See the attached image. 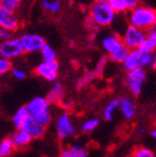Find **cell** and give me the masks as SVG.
I'll use <instances>...</instances> for the list:
<instances>
[{"mask_svg":"<svg viewBox=\"0 0 156 157\" xmlns=\"http://www.w3.org/2000/svg\"><path fill=\"white\" fill-rule=\"evenodd\" d=\"M100 45H102L103 49L109 56L116 54V52H119L120 49H122L124 47L123 43H122L121 36H119L117 34H110L105 37H103L102 40H100Z\"/></svg>","mask_w":156,"mask_h":157,"instance_id":"cell-11","label":"cell"},{"mask_svg":"<svg viewBox=\"0 0 156 157\" xmlns=\"http://www.w3.org/2000/svg\"><path fill=\"white\" fill-rule=\"evenodd\" d=\"M145 80H146V72L144 69H138V70L129 71L124 76L126 85L129 88V91L135 96H138L141 93Z\"/></svg>","mask_w":156,"mask_h":157,"instance_id":"cell-5","label":"cell"},{"mask_svg":"<svg viewBox=\"0 0 156 157\" xmlns=\"http://www.w3.org/2000/svg\"><path fill=\"white\" fill-rule=\"evenodd\" d=\"M29 117H31V115H29V110H27L26 106L20 107L12 117V123L15 129L17 130H21Z\"/></svg>","mask_w":156,"mask_h":157,"instance_id":"cell-16","label":"cell"},{"mask_svg":"<svg viewBox=\"0 0 156 157\" xmlns=\"http://www.w3.org/2000/svg\"><path fill=\"white\" fill-rule=\"evenodd\" d=\"M12 75H13V78H15L17 80H24L27 74H26V72L21 70V69L14 68L12 70Z\"/></svg>","mask_w":156,"mask_h":157,"instance_id":"cell-31","label":"cell"},{"mask_svg":"<svg viewBox=\"0 0 156 157\" xmlns=\"http://www.w3.org/2000/svg\"><path fill=\"white\" fill-rule=\"evenodd\" d=\"M19 38L23 47V50L26 54L41 52L43 47L47 44L44 37H41L38 34H33V33H25V34L21 35Z\"/></svg>","mask_w":156,"mask_h":157,"instance_id":"cell-7","label":"cell"},{"mask_svg":"<svg viewBox=\"0 0 156 157\" xmlns=\"http://www.w3.org/2000/svg\"><path fill=\"white\" fill-rule=\"evenodd\" d=\"M128 21L130 25L149 32L156 27V9L140 3L128 13Z\"/></svg>","mask_w":156,"mask_h":157,"instance_id":"cell-1","label":"cell"},{"mask_svg":"<svg viewBox=\"0 0 156 157\" xmlns=\"http://www.w3.org/2000/svg\"><path fill=\"white\" fill-rule=\"evenodd\" d=\"M11 38H13V33L0 27V39H1V42H6V40H9Z\"/></svg>","mask_w":156,"mask_h":157,"instance_id":"cell-30","label":"cell"},{"mask_svg":"<svg viewBox=\"0 0 156 157\" xmlns=\"http://www.w3.org/2000/svg\"><path fill=\"white\" fill-rule=\"evenodd\" d=\"M23 54H24V50H23V47L21 45L19 37H13L9 40L1 42V44H0V56H1V58L11 60L13 58L20 57Z\"/></svg>","mask_w":156,"mask_h":157,"instance_id":"cell-8","label":"cell"},{"mask_svg":"<svg viewBox=\"0 0 156 157\" xmlns=\"http://www.w3.org/2000/svg\"><path fill=\"white\" fill-rule=\"evenodd\" d=\"M128 7H129V10L131 11L132 9H134L135 7L140 5V0H126Z\"/></svg>","mask_w":156,"mask_h":157,"instance_id":"cell-32","label":"cell"},{"mask_svg":"<svg viewBox=\"0 0 156 157\" xmlns=\"http://www.w3.org/2000/svg\"><path fill=\"white\" fill-rule=\"evenodd\" d=\"M61 97H62V87H61V84L55 83L53 88L50 90V92H49V96L47 99H48L49 103H50V101H59Z\"/></svg>","mask_w":156,"mask_h":157,"instance_id":"cell-24","label":"cell"},{"mask_svg":"<svg viewBox=\"0 0 156 157\" xmlns=\"http://www.w3.org/2000/svg\"><path fill=\"white\" fill-rule=\"evenodd\" d=\"M127 157H132V156H127Z\"/></svg>","mask_w":156,"mask_h":157,"instance_id":"cell-35","label":"cell"},{"mask_svg":"<svg viewBox=\"0 0 156 157\" xmlns=\"http://www.w3.org/2000/svg\"><path fill=\"white\" fill-rule=\"evenodd\" d=\"M56 133L59 140L64 141L69 137H72L76 134L74 128L71 117L68 113H62L56 120Z\"/></svg>","mask_w":156,"mask_h":157,"instance_id":"cell-6","label":"cell"},{"mask_svg":"<svg viewBox=\"0 0 156 157\" xmlns=\"http://www.w3.org/2000/svg\"><path fill=\"white\" fill-rule=\"evenodd\" d=\"M109 5L114 9L116 13H126L130 12L129 7H128L126 0H108Z\"/></svg>","mask_w":156,"mask_h":157,"instance_id":"cell-23","label":"cell"},{"mask_svg":"<svg viewBox=\"0 0 156 157\" xmlns=\"http://www.w3.org/2000/svg\"><path fill=\"white\" fill-rule=\"evenodd\" d=\"M132 157H155L154 153L151 150L146 148L144 146H140V147H135L132 152Z\"/></svg>","mask_w":156,"mask_h":157,"instance_id":"cell-26","label":"cell"},{"mask_svg":"<svg viewBox=\"0 0 156 157\" xmlns=\"http://www.w3.org/2000/svg\"><path fill=\"white\" fill-rule=\"evenodd\" d=\"M119 109L126 119H132L137 113V107L134 105V101L129 97L121 98Z\"/></svg>","mask_w":156,"mask_h":157,"instance_id":"cell-15","label":"cell"},{"mask_svg":"<svg viewBox=\"0 0 156 157\" xmlns=\"http://www.w3.org/2000/svg\"><path fill=\"white\" fill-rule=\"evenodd\" d=\"M11 1H12V2H14V3H17V5H19V3L21 2L22 0H11Z\"/></svg>","mask_w":156,"mask_h":157,"instance_id":"cell-34","label":"cell"},{"mask_svg":"<svg viewBox=\"0 0 156 157\" xmlns=\"http://www.w3.org/2000/svg\"><path fill=\"white\" fill-rule=\"evenodd\" d=\"M12 143L14 144L15 148H23L26 145L29 144V142L32 141V137L29 136L24 130H17L13 133L11 136H10Z\"/></svg>","mask_w":156,"mask_h":157,"instance_id":"cell-18","label":"cell"},{"mask_svg":"<svg viewBox=\"0 0 156 157\" xmlns=\"http://www.w3.org/2000/svg\"><path fill=\"white\" fill-rule=\"evenodd\" d=\"M22 130H24L29 136L32 137V140H37V139H41L45 134L46 125L39 122L35 118L29 117L26 122H25V124L23 125Z\"/></svg>","mask_w":156,"mask_h":157,"instance_id":"cell-13","label":"cell"},{"mask_svg":"<svg viewBox=\"0 0 156 157\" xmlns=\"http://www.w3.org/2000/svg\"><path fill=\"white\" fill-rule=\"evenodd\" d=\"M152 136H153V139L156 140V129H154V130L152 131Z\"/></svg>","mask_w":156,"mask_h":157,"instance_id":"cell-33","label":"cell"},{"mask_svg":"<svg viewBox=\"0 0 156 157\" xmlns=\"http://www.w3.org/2000/svg\"><path fill=\"white\" fill-rule=\"evenodd\" d=\"M147 32L143 31V29L135 27L133 25H127L124 32L121 35L122 43H123L124 47L127 49L131 50H135V49H140L142 44L144 43L145 38H146Z\"/></svg>","mask_w":156,"mask_h":157,"instance_id":"cell-4","label":"cell"},{"mask_svg":"<svg viewBox=\"0 0 156 157\" xmlns=\"http://www.w3.org/2000/svg\"><path fill=\"white\" fill-rule=\"evenodd\" d=\"M26 108L31 117L35 118L39 122H41L45 125L50 123L53 117H51V113L49 111V101L47 98L37 96V97L33 98L32 101H29Z\"/></svg>","mask_w":156,"mask_h":157,"instance_id":"cell-3","label":"cell"},{"mask_svg":"<svg viewBox=\"0 0 156 157\" xmlns=\"http://www.w3.org/2000/svg\"><path fill=\"white\" fill-rule=\"evenodd\" d=\"M58 70H59V63L58 61L54 62H41L37 64L35 68V73L39 78H44L46 81H56L58 76Z\"/></svg>","mask_w":156,"mask_h":157,"instance_id":"cell-10","label":"cell"},{"mask_svg":"<svg viewBox=\"0 0 156 157\" xmlns=\"http://www.w3.org/2000/svg\"><path fill=\"white\" fill-rule=\"evenodd\" d=\"M60 157H88L86 147L79 143L64 146L60 152Z\"/></svg>","mask_w":156,"mask_h":157,"instance_id":"cell-14","label":"cell"},{"mask_svg":"<svg viewBox=\"0 0 156 157\" xmlns=\"http://www.w3.org/2000/svg\"><path fill=\"white\" fill-rule=\"evenodd\" d=\"M41 7L47 12L57 13L61 9V2L59 0H41Z\"/></svg>","mask_w":156,"mask_h":157,"instance_id":"cell-22","label":"cell"},{"mask_svg":"<svg viewBox=\"0 0 156 157\" xmlns=\"http://www.w3.org/2000/svg\"><path fill=\"white\" fill-rule=\"evenodd\" d=\"M18 5L12 2L11 0H0V9L9 11V12H15Z\"/></svg>","mask_w":156,"mask_h":157,"instance_id":"cell-28","label":"cell"},{"mask_svg":"<svg viewBox=\"0 0 156 157\" xmlns=\"http://www.w3.org/2000/svg\"><path fill=\"white\" fill-rule=\"evenodd\" d=\"M98 123H99V120L97 118H91V119H88L81 125V130L82 132H91V131L95 130L97 128Z\"/></svg>","mask_w":156,"mask_h":157,"instance_id":"cell-25","label":"cell"},{"mask_svg":"<svg viewBox=\"0 0 156 157\" xmlns=\"http://www.w3.org/2000/svg\"><path fill=\"white\" fill-rule=\"evenodd\" d=\"M14 150H15V146L10 137H6L0 143V156L1 157L10 156Z\"/></svg>","mask_w":156,"mask_h":157,"instance_id":"cell-20","label":"cell"},{"mask_svg":"<svg viewBox=\"0 0 156 157\" xmlns=\"http://www.w3.org/2000/svg\"><path fill=\"white\" fill-rule=\"evenodd\" d=\"M0 27L10 32H17L20 27V20L15 12H9L0 9Z\"/></svg>","mask_w":156,"mask_h":157,"instance_id":"cell-12","label":"cell"},{"mask_svg":"<svg viewBox=\"0 0 156 157\" xmlns=\"http://www.w3.org/2000/svg\"><path fill=\"white\" fill-rule=\"evenodd\" d=\"M146 60H147V54L141 52L140 49L131 50L128 55L126 61L123 62V68L126 71H133L138 69H145L146 68Z\"/></svg>","mask_w":156,"mask_h":157,"instance_id":"cell-9","label":"cell"},{"mask_svg":"<svg viewBox=\"0 0 156 157\" xmlns=\"http://www.w3.org/2000/svg\"><path fill=\"white\" fill-rule=\"evenodd\" d=\"M41 58L45 62H54L57 61V54L55 52V49L50 46L49 44H46L43 49L41 50Z\"/></svg>","mask_w":156,"mask_h":157,"instance_id":"cell-21","label":"cell"},{"mask_svg":"<svg viewBox=\"0 0 156 157\" xmlns=\"http://www.w3.org/2000/svg\"><path fill=\"white\" fill-rule=\"evenodd\" d=\"M117 13L114 11L108 0H94L88 8V17L97 26L106 27L112 24Z\"/></svg>","mask_w":156,"mask_h":157,"instance_id":"cell-2","label":"cell"},{"mask_svg":"<svg viewBox=\"0 0 156 157\" xmlns=\"http://www.w3.org/2000/svg\"><path fill=\"white\" fill-rule=\"evenodd\" d=\"M140 50L145 54H153L156 52V27L147 32L146 38L140 47Z\"/></svg>","mask_w":156,"mask_h":157,"instance_id":"cell-17","label":"cell"},{"mask_svg":"<svg viewBox=\"0 0 156 157\" xmlns=\"http://www.w3.org/2000/svg\"><path fill=\"white\" fill-rule=\"evenodd\" d=\"M120 101H121V98H114V99H111L106 105L105 109H104V113H103L104 119L106 121H111L114 119V116H115L116 111L120 107Z\"/></svg>","mask_w":156,"mask_h":157,"instance_id":"cell-19","label":"cell"},{"mask_svg":"<svg viewBox=\"0 0 156 157\" xmlns=\"http://www.w3.org/2000/svg\"><path fill=\"white\" fill-rule=\"evenodd\" d=\"M146 68L147 69H155L156 68V52L147 54Z\"/></svg>","mask_w":156,"mask_h":157,"instance_id":"cell-29","label":"cell"},{"mask_svg":"<svg viewBox=\"0 0 156 157\" xmlns=\"http://www.w3.org/2000/svg\"><path fill=\"white\" fill-rule=\"evenodd\" d=\"M12 62L9 59L6 58H0V73L6 74L9 71H12Z\"/></svg>","mask_w":156,"mask_h":157,"instance_id":"cell-27","label":"cell"}]
</instances>
